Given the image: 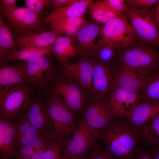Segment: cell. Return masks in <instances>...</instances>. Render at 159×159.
<instances>
[{"label": "cell", "mask_w": 159, "mask_h": 159, "mask_svg": "<svg viewBox=\"0 0 159 159\" xmlns=\"http://www.w3.org/2000/svg\"><path fill=\"white\" fill-rule=\"evenodd\" d=\"M19 64L30 83L36 86L43 87L52 78V66L47 57L33 59Z\"/></svg>", "instance_id": "obj_15"}, {"label": "cell", "mask_w": 159, "mask_h": 159, "mask_svg": "<svg viewBox=\"0 0 159 159\" xmlns=\"http://www.w3.org/2000/svg\"><path fill=\"white\" fill-rule=\"evenodd\" d=\"M78 0H52L50 4L51 7L55 10L59 8L71 5Z\"/></svg>", "instance_id": "obj_38"}, {"label": "cell", "mask_w": 159, "mask_h": 159, "mask_svg": "<svg viewBox=\"0 0 159 159\" xmlns=\"http://www.w3.org/2000/svg\"><path fill=\"white\" fill-rule=\"evenodd\" d=\"M100 132L106 150L116 159H125L134 150L139 138L138 131L121 120L112 122Z\"/></svg>", "instance_id": "obj_1"}, {"label": "cell", "mask_w": 159, "mask_h": 159, "mask_svg": "<svg viewBox=\"0 0 159 159\" xmlns=\"http://www.w3.org/2000/svg\"><path fill=\"white\" fill-rule=\"evenodd\" d=\"M134 159H153L150 155L142 151L137 153Z\"/></svg>", "instance_id": "obj_40"}, {"label": "cell", "mask_w": 159, "mask_h": 159, "mask_svg": "<svg viewBox=\"0 0 159 159\" xmlns=\"http://www.w3.org/2000/svg\"><path fill=\"white\" fill-rule=\"evenodd\" d=\"M148 73L122 64L116 71L113 90L120 89L130 92H138L142 89Z\"/></svg>", "instance_id": "obj_14"}, {"label": "cell", "mask_w": 159, "mask_h": 159, "mask_svg": "<svg viewBox=\"0 0 159 159\" xmlns=\"http://www.w3.org/2000/svg\"><path fill=\"white\" fill-rule=\"evenodd\" d=\"M0 14L15 37L37 33L44 28L41 13L23 7L8 10L0 7Z\"/></svg>", "instance_id": "obj_4"}, {"label": "cell", "mask_w": 159, "mask_h": 159, "mask_svg": "<svg viewBox=\"0 0 159 159\" xmlns=\"http://www.w3.org/2000/svg\"><path fill=\"white\" fill-rule=\"evenodd\" d=\"M118 58L122 64L149 72L156 66L159 56L150 48L136 47L121 52Z\"/></svg>", "instance_id": "obj_11"}, {"label": "cell", "mask_w": 159, "mask_h": 159, "mask_svg": "<svg viewBox=\"0 0 159 159\" xmlns=\"http://www.w3.org/2000/svg\"><path fill=\"white\" fill-rule=\"evenodd\" d=\"M12 121L16 150L32 142L43 133L31 124L23 110Z\"/></svg>", "instance_id": "obj_18"}, {"label": "cell", "mask_w": 159, "mask_h": 159, "mask_svg": "<svg viewBox=\"0 0 159 159\" xmlns=\"http://www.w3.org/2000/svg\"><path fill=\"white\" fill-rule=\"evenodd\" d=\"M83 118L90 128L97 132L112 122L113 116L108 102L88 97Z\"/></svg>", "instance_id": "obj_10"}, {"label": "cell", "mask_w": 159, "mask_h": 159, "mask_svg": "<svg viewBox=\"0 0 159 159\" xmlns=\"http://www.w3.org/2000/svg\"><path fill=\"white\" fill-rule=\"evenodd\" d=\"M92 62V84L89 97L105 100L113 90L116 71L101 64L94 58Z\"/></svg>", "instance_id": "obj_9"}, {"label": "cell", "mask_w": 159, "mask_h": 159, "mask_svg": "<svg viewBox=\"0 0 159 159\" xmlns=\"http://www.w3.org/2000/svg\"><path fill=\"white\" fill-rule=\"evenodd\" d=\"M52 54V45L45 47H28L19 49L9 57V61L26 62L33 59L47 57Z\"/></svg>", "instance_id": "obj_28"}, {"label": "cell", "mask_w": 159, "mask_h": 159, "mask_svg": "<svg viewBox=\"0 0 159 159\" xmlns=\"http://www.w3.org/2000/svg\"><path fill=\"white\" fill-rule=\"evenodd\" d=\"M16 0H0V7L5 9L11 10L17 8Z\"/></svg>", "instance_id": "obj_39"}, {"label": "cell", "mask_w": 159, "mask_h": 159, "mask_svg": "<svg viewBox=\"0 0 159 159\" xmlns=\"http://www.w3.org/2000/svg\"><path fill=\"white\" fill-rule=\"evenodd\" d=\"M115 49L106 47H98L94 57L101 64L112 67L115 57Z\"/></svg>", "instance_id": "obj_32"}, {"label": "cell", "mask_w": 159, "mask_h": 159, "mask_svg": "<svg viewBox=\"0 0 159 159\" xmlns=\"http://www.w3.org/2000/svg\"><path fill=\"white\" fill-rule=\"evenodd\" d=\"M88 154L89 153H88L85 155L79 157L65 158L62 157L61 159H87Z\"/></svg>", "instance_id": "obj_42"}, {"label": "cell", "mask_w": 159, "mask_h": 159, "mask_svg": "<svg viewBox=\"0 0 159 159\" xmlns=\"http://www.w3.org/2000/svg\"><path fill=\"white\" fill-rule=\"evenodd\" d=\"M141 98L138 92L120 89L113 90L108 102L113 116L128 117Z\"/></svg>", "instance_id": "obj_17"}, {"label": "cell", "mask_w": 159, "mask_h": 159, "mask_svg": "<svg viewBox=\"0 0 159 159\" xmlns=\"http://www.w3.org/2000/svg\"><path fill=\"white\" fill-rule=\"evenodd\" d=\"M159 113V102L147 101L139 104L128 117L131 124L142 126Z\"/></svg>", "instance_id": "obj_25"}, {"label": "cell", "mask_w": 159, "mask_h": 159, "mask_svg": "<svg viewBox=\"0 0 159 159\" xmlns=\"http://www.w3.org/2000/svg\"><path fill=\"white\" fill-rule=\"evenodd\" d=\"M52 54L62 64L77 54L73 39L67 36L58 37L52 45Z\"/></svg>", "instance_id": "obj_27"}, {"label": "cell", "mask_w": 159, "mask_h": 159, "mask_svg": "<svg viewBox=\"0 0 159 159\" xmlns=\"http://www.w3.org/2000/svg\"><path fill=\"white\" fill-rule=\"evenodd\" d=\"M126 4L130 6L143 9H150L151 7L159 3V0H127Z\"/></svg>", "instance_id": "obj_37"}, {"label": "cell", "mask_w": 159, "mask_h": 159, "mask_svg": "<svg viewBox=\"0 0 159 159\" xmlns=\"http://www.w3.org/2000/svg\"><path fill=\"white\" fill-rule=\"evenodd\" d=\"M23 110L31 124L42 133L53 131L52 124L47 111L46 100L31 98Z\"/></svg>", "instance_id": "obj_16"}, {"label": "cell", "mask_w": 159, "mask_h": 159, "mask_svg": "<svg viewBox=\"0 0 159 159\" xmlns=\"http://www.w3.org/2000/svg\"><path fill=\"white\" fill-rule=\"evenodd\" d=\"M62 140L60 137L57 138L44 152L39 159H61Z\"/></svg>", "instance_id": "obj_33"}, {"label": "cell", "mask_w": 159, "mask_h": 159, "mask_svg": "<svg viewBox=\"0 0 159 159\" xmlns=\"http://www.w3.org/2000/svg\"><path fill=\"white\" fill-rule=\"evenodd\" d=\"M54 131L43 133L30 143L16 150L15 159H39L52 142L58 137Z\"/></svg>", "instance_id": "obj_19"}, {"label": "cell", "mask_w": 159, "mask_h": 159, "mask_svg": "<svg viewBox=\"0 0 159 159\" xmlns=\"http://www.w3.org/2000/svg\"><path fill=\"white\" fill-rule=\"evenodd\" d=\"M27 84L0 87V114L13 119L23 110L32 98L31 89Z\"/></svg>", "instance_id": "obj_7"}, {"label": "cell", "mask_w": 159, "mask_h": 159, "mask_svg": "<svg viewBox=\"0 0 159 159\" xmlns=\"http://www.w3.org/2000/svg\"><path fill=\"white\" fill-rule=\"evenodd\" d=\"M55 82L52 94L60 99L77 115L84 114L88 95L63 74Z\"/></svg>", "instance_id": "obj_8"}, {"label": "cell", "mask_w": 159, "mask_h": 159, "mask_svg": "<svg viewBox=\"0 0 159 159\" xmlns=\"http://www.w3.org/2000/svg\"><path fill=\"white\" fill-rule=\"evenodd\" d=\"M103 1L111 10L120 16L124 15L123 12H127L128 9L125 0H105Z\"/></svg>", "instance_id": "obj_34"}, {"label": "cell", "mask_w": 159, "mask_h": 159, "mask_svg": "<svg viewBox=\"0 0 159 159\" xmlns=\"http://www.w3.org/2000/svg\"><path fill=\"white\" fill-rule=\"evenodd\" d=\"M60 35L52 31L43 30L40 32L16 37L19 49L25 47H45L52 46Z\"/></svg>", "instance_id": "obj_22"}, {"label": "cell", "mask_w": 159, "mask_h": 159, "mask_svg": "<svg viewBox=\"0 0 159 159\" xmlns=\"http://www.w3.org/2000/svg\"><path fill=\"white\" fill-rule=\"evenodd\" d=\"M98 47L125 49L134 42L136 35L124 15L114 18L101 27Z\"/></svg>", "instance_id": "obj_3"}, {"label": "cell", "mask_w": 159, "mask_h": 159, "mask_svg": "<svg viewBox=\"0 0 159 159\" xmlns=\"http://www.w3.org/2000/svg\"><path fill=\"white\" fill-rule=\"evenodd\" d=\"M140 130L143 137L147 141L159 144V113L142 125Z\"/></svg>", "instance_id": "obj_31"}, {"label": "cell", "mask_w": 159, "mask_h": 159, "mask_svg": "<svg viewBox=\"0 0 159 159\" xmlns=\"http://www.w3.org/2000/svg\"><path fill=\"white\" fill-rule=\"evenodd\" d=\"M52 94L46 100L47 110L52 122L53 130L62 140L80 119H77V114L60 99Z\"/></svg>", "instance_id": "obj_6"}, {"label": "cell", "mask_w": 159, "mask_h": 159, "mask_svg": "<svg viewBox=\"0 0 159 159\" xmlns=\"http://www.w3.org/2000/svg\"><path fill=\"white\" fill-rule=\"evenodd\" d=\"M18 48L15 37L0 13V64L7 63L9 57L17 51Z\"/></svg>", "instance_id": "obj_23"}, {"label": "cell", "mask_w": 159, "mask_h": 159, "mask_svg": "<svg viewBox=\"0 0 159 159\" xmlns=\"http://www.w3.org/2000/svg\"><path fill=\"white\" fill-rule=\"evenodd\" d=\"M150 155L153 159H159V150L154 151Z\"/></svg>", "instance_id": "obj_43"}, {"label": "cell", "mask_w": 159, "mask_h": 159, "mask_svg": "<svg viewBox=\"0 0 159 159\" xmlns=\"http://www.w3.org/2000/svg\"><path fill=\"white\" fill-rule=\"evenodd\" d=\"M16 150L14 141V130L12 119L0 114L1 159H12L14 157L16 158Z\"/></svg>", "instance_id": "obj_20"}, {"label": "cell", "mask_w": 159, "mask_h": 159, "mask_svg": "<svg viewBox=\"0 0 159 159\" xmlns=\"http://www.w3.org/2000/svg\"><path fill=\"white\" fill-rule=\"evenodd\" d=\"M126 13L136 35L145 42L159 46V31L155 22L154 12L150 9L130 6Z\"/></svg>", "instance_id": "obj_5"}, {"label": "cell", "mask_w": 159, "mask_h": 159, "mask_svg": "<svg viewBox=\"0 0 159 159\" xmlns=\"http://www.w3.org/2000/svg\"><path fill=\"white\" fill-rule=\"evenodd\" d=\"M31 83L19 64L9 65L0 64V85L17 86Z\"/></svg>", "instance_id": "obj_24"}, {"label": "cell", "mask_w": 159, "mask_h": 159, "mask_svg": "<svg viewBox=\"0 0 159 159\" xmlns=\"http://www.w3.org/2000/svg\"><path fill=\"white\" fill-rule=\"evenodd\" d=\"M49 0H25L23 7L38 13H41L45 6L50 4Z\"/></svg>", "instance_id": "obj_35"}, {"label": "cell", "mask_w": 159, "mask_h": 159, "mask_svg": "<svg viewBox=\"0 0 159 159\" xmlns=\"http://www.w3.org/2000/svg\"><path fill=\"white\" fill-rule=\"evenodd\" d=\"M88 8L92 18L100 23L105 24L121 16L111 10L103 1L93 0Z\"/></svg>", "instance_id": "obj_29"}, {"label": "cell", "mask_w": 159, "mask_h": 159, "mask_svg": "<svg viewBox=\"0 0 159 159\" xmlns=\"http://www.w3.org/2000/svg\"><path fill=\"white\" fill-rule=\"evenodd\" d=\"M101 27L95 23H87L82 27L72 38L80 59L94 57L98 46L95 39L100 34Z\"/></svg>", "instance_id": "obj_13"}, {"label": "cell", "mask_w": 159, "mask_h": 159, "mask_svg": "<svg viewBox=\"0 0 159 159\" xmlns=\"http://www.w3.org/2000/svg\"><path fill=\"white\" fill-rule=\"evenodd\" d=\"M141 91L147 101L159 102V72L148 77Z\"/></svg>", "instance_id": "obj_30"}, {"label": "cell", "mask_w": 159, "mask_h": 159, "mask_svg": "<svg viewBox=\"0 0 159 159\" xmlns=\"http://www.w3.org/2000/svg\"><path fill=\"white\" fill-rule=\"evenodd\" d=\"M99 138L100 132L92 130L84 119L82 118L62 140V157L69 158L84 155L93 148Z\"/></svg>", "instance_id": "obj_2"}, {"label": "cell", "mask_w": 159, "mask_h": 159, "mask_svg": "<svg viewBox=\"0 0 159 159\" xmlns=\"http://www.w3.org/2000/svg\"><path fill=\"white\" fill-rule=\"evenodd\" d=\"M87 159H116L107 150L96 144L91 153H89Z\"/></svg>", "instance_id": "obj_36"}, {"label": "cell", "mask_w": 159, "mask_h": 159, "mask_svg": "<svg viewBox=\"0 0 159 159\" xmlns=\"http://www.w3.org/2000/svg\"><path fill=\"white\" fill-rule=\"evenodd\" d=\"M92 0H78L75 3L52 11L42 19L44 24L49 25L60 19L83 16Z\"/></svg>", "instance_id": "obj_21"}, {"label": "cell", "mask_w": 159, "mask_h": 159, "mask_svg": "<svg viewBox=\"0 0 159 159\" xmlns=\"http://www.w3.org/2000/svg\"><path fill=\"white\" fill-rule=\"evenodd\" d=\"M154 20L156 25L159 31V3L157 4L154 12Z\"/></svg>", "instance_id": "obj_41"}, {"label": "cell", "mask_w": 159, "mask_h": 159, "mask_svg": "<svg viewBox=\"0 0 159 159\" xmlns=\"http://www.w3.org/2000/svg\"><path fill=\"white\" fill-rule=\"evenodd\" d=\"M62 65L63 74L89 96L92 84V58H81Z\"/></svg>", "instance_id": "obj_12"}, {"label": "cell", "mask_w": 159, "mask_h": 159, "mask_svg": "<svg viewBox=\"0 0 159 159\" xmlns=\"http://www.w3.org/2000/svg\"><path fill=\"white\" fill-rule=\"evenodd\" d=\"M83 16L57 19L49 25L52 31L58 34H64L73 38L79 29L87 23Z\"/></svg>", "instance_id": "obj_26"}]
</instances>
